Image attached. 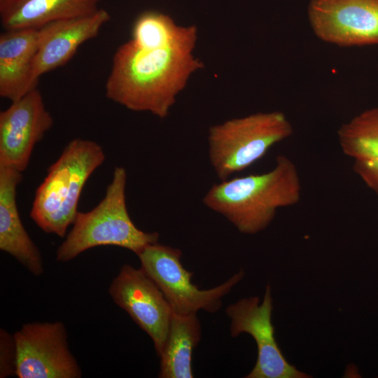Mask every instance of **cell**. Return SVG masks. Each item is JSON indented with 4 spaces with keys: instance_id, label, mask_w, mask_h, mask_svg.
<instances>
[{
    "instance_id": "obj_20",
    "label": "cell",
    "mask_w": 378,
    "mask_h": 378,
    "mask_svg": "<svg viewBox=\"0 0 378 378\" xmlns=\"http://www.w3.org/2000/svg\"><path fill=\"white\" fill-rule=\"evenodd\" d=\"M353 170L368 188L378 195V162L354 160Z\"/></svg>"
},
{
    "instance_id": "obj_9",
    "label": "cell",
    "mask_w": 378,
    "mask_h": 378,
    "mask_svg": "<svg viewBox=\"0 0 378 378\" xmlns=\"http://www.w3.org/2000/svg\"><path fill=\"white\" fill-rule=\"evenodd\" d=\"M308 18L321 41L341 47L378 44V0H311Z\"/></svg>"
},
{
    "instance_id": "obj_6",
    "label": "cell",
    "mask_w": 378,
    "mask_h": 378,
    "mask_svg": "<svg viewBox=\"0 0 378 378\" xmlns=\"http://www.w3.org/2000/svg\"><path fill=\"white\" fill-rule=\"evenodd\" d=\"M181 250L158 244L148 245L139 254L141 267L156 284L169 303L174 313L196 314L199 310L218 312L222 298L244 276L243 270L223 284L208 290H201L191 282L192 272L181 262Z\"/></svg>"
},
{
    "instance_id": "obj_21",
    "label": "cell",
    "mask_w": 378,
    "mask_h": 378,
    "mask_svg": "<svg viewBox=\"0 0 378 378\" xmlns=\"http://www.w3.org/2000/svg\"><path fill=\"white\" fill-rule=\"evenodd\" d=\"M16 0H0V13L8 8Z\"/></svg>"
},
{
    "instance_id": "obj_1",
    "label": "cell",
    "mask_w": 378,
    "mask_h": 378,
    "mask_svg": "<svg viewBox=\"0 0 378 378\" xmlns=\"http://www.w3.org/2000/svg\"><path fill=\"white\" fill-rule=\"evenodd\" d=\"M196 41L197 29L190 26L164 47L140 48L131 40L123 43L114 54L106 96L130 110L167 117L190 75L203 67L192 54Z\"/></svg>"
},
{
    "instance_id": "obj_8",
    "label": "cell",
    "mask_w": 378,
    "mask_h": 378,
    "mask_svg": "<svg viewBox=\"0 0 378 378\" xmlns=\"http://www.w3.org/2000/svg\"><path fill=\"white\" fill-rule=\"evenodd\" d=\"M259 297L243 298L226 309L231 320L230 333L237 337L242 332L251 335L258 347L255 365L246 378H307L309 374L298 370L284 356L275 340L271 316V288L267 285L262 302Z\"/></svg>"
},
{
    "instance_id": "obj_3",
    "label": "cell",
    "mask_w": 378,
    "mask_h": 378,
    "mask_svg": "<svg viewBox=\"0 0 378 378\" xmlns=\"http://www.w3.org/2000/svg\"><path fill=\"white\" fill-rule=\"evenodd\" d=\"M105 160L95 141L74 139L48 169L36 190L30 217L45 232L65 235L78 214L83 188L91 174Z\"/></svg>"
},
{
    "instance_id": "obj_17",
    "label": "cell",
    "mask_w": 378,
    "mask_h": 378,
    "mask_svg": "<svg viewBox=\"0 0 378 378\" xmlns=\"http://www.w3.org/2000/svg\"><path fill=\"white\" fill-rule=\"evenodd\" d=\"M343 153L354 160L378 162V106L363 111L337 131Z\"/></svg>"
},
{
    "instance_id": "obj_15",
    "label": "cell",
    "mask_w": 378,
    "mask_h": 378,
    "mask_svg": "<svg viewBox=\"0 0 378 378\" xmlns=\"http://www.w3.org/2000/svg\"><path fill=\"white\" fill-rule=\"evenodd\" d=\"M101 0H16L0 13L5 30L39 29L50 22L92 14Z\"/></svg>"
},
{
    "instance_id": "obj_2",
    "label": "cell",
    "mask_w": 378,
    "mask_h": 378,
    "mask_svg": "<svg viewBox=\"0 0 378 378\" xmlns=\"http://www.w3.org/2000/svg\"><path fill=\"white\" fill-rule=\"evenodd\" d=\"M301 190L297 166L279 155L270 171L221 181L211 187L202 202L241 233L254 234L270 224L279 209L298 204Z\"/></svg>"
},
{
    "instance_id": "obj_18",
    "label": "cell",
    "mask_w": 378,
    "mask_h": 378,
    "mask_svg": "<svg viewBox=\"0 0 378 378\" xmlns=\"http://www.w3.org/2000/svg\"><path fill=\"white\" fill-rule=\"evenodd\" d=\"M185 29L186 27L178 26L167 15L148 11L136 19L131 41L140 48H158L174 42Z\"/></svg>"
},
{
    "instance_id": "obj_11",
    "label": "cell",
    "mask_w": 378,
    "mask_h": 378,
    "mask_svg": "<svg viewBox=\"0 0 378 378\" xmlns=\"http://www.w3.org/2000/svg\"><path fill=\"white\" fill-rule=\"evenodd\" d=\"M53 118L36 88L0 113V167L22 172Z\"/></svg>"
},
{
    "instance_id": "obj_16",
    "label": "cell",
    "mask_w": 378,
    "mask_h": 378,
    "mask_svg": "<svg viewBox=\"0 0 378 378\" xmlns=\"http://www.w3.org/2000/svg\"><path fill=\"white\" fill-rule=\"evenodd\" d=\"M200 337L201 326L196 314L179 315L173 312L167 338L160 356L159 377H193L192 354Z\"/></svg>"
},
{
    "instance_id": "obj_12",
    "label": "cell",
    "mask_w": 378,
    "mask_h": 378,
    "mask_svg": "<svg viewBox=\"0 0 378 378\" xmlns=\"http://www.w3.org/2000/svg\"><path fill=\"white\" fill-rule=\"evenodd\" d=\"M109 20L110 14L99 8L88 15L54 21L38 29L36 76L39 78L43 74L66 64L78 48L96 37Z\"/></svg>"
},
{
    "instance_id": "obj_14",
    "label": "cell",
    "mask_w": 378,
    "mask_h": 378,
    "mask_svg": "<svg viewBox=\"0 0 378 378\" xmlns=\"http://www.w3.org/2000/svg\"><path fill=\"white\" fill-rule=\"evenodd\" d=\"M22 172L0 167V249L23 265L32 274L43 273L41 255L21 221L16 203Z\"/></svg>"
},
{
    "instance_id": "obj_13",
    "label": "cell",
    "mask_w": 378,
    "mask_h": 378,
    "mask_svg": "<svg viewBox=\"0 0 378 378\" xmlns=\"http://www.w3.org/2000/svg\"><path fill=\"white\" fill-rule=\"evenodd\" d=\"M38 30H5L0 36V95L18 100L37 88L34 73Z\"/></svg>"
},
{
    "instance_id": "obj_4",
    "label": "cell",
    "mask_w": 378,
    "mask_h": 378,
    "mask_svg": "<svg viewBox=\"0 0 378 378\" xmlns=\"http://www.w3.org/2000/svg\"><path fill=\"white\" fill-rule=\"evenodd\" d=\"M127 172L116 167L101 202L91 211L78 212L73 227L58 247L56 259L69 261L85 251L100 246L127 248L136 255L158 242V232H146L134 224L126 204Z\"/></svg>"
},
{
    "instance_id": "obj_10",
    "label": "cell",
    "mask_w": 378,
    "mask_h": 378,
    "mask_svg": "<svg viewBox=\"0 0 378 378\" xmlns=\"http://www.w3.org/2000/svg\"><path fill=\"white\" fill-rule=\"evenodd\" d=\"M108 293L114 302L150 337L160 356L173 311L156 284L141 267L124 265L111 284Z\"/></svg>"
},
{
    "instance_id": "obj_7",
    "label": "cell",
    "mask_w": 378,
    "mask_h": 378,
    "mask_svg": "<svg viewBox=\"0 0 378 378\" xmlns=\"http://www.w3.org/2000/svg\"><path fill=\"white\" fill-rule=\"evenodd\" d=\"M15 374L19 378H79L80 368L69 349L64 325L31 323L14 335Z\"/></svg>"
},
{
    "instance_id": "obj_19",
    "label": "cell",
    "mask_w": 378,
    "mask_h": 378,
    "mask_svg": "<svg viewBox=\"0 0 378 378\" xmlns=\"http://www.w3.org/2000/svg\"><path fill=\"white\" fill-rule=\"evenodd\" d=\"M16 349L13 336L4 329L0 331V377L15 372Z\"/></svg>"
},
{
    "instance_id": "obj_5",
    "label": "cell",
    "mask_w": 378,
    "mask_h": 378,
    "mask_svg": "<svg viewBox=\"0 0 378 378\" xmlns=\"http://www.w3.org/2000/svg\"><path fill=\"white\" fill-rule=\"evenodd\" d=\"M293 133L289 120L277 111L227 120L209 128L210 163L217 176L226 180L249 167Z\"/></svg>"
}]
</instances>
